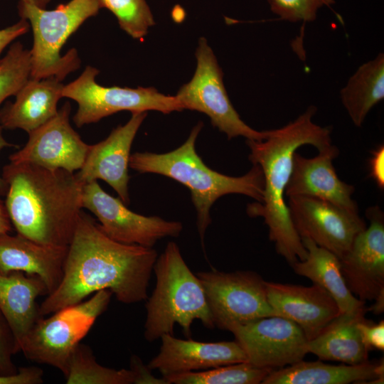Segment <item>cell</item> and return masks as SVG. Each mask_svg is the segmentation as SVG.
Wrapping results in <instances>:
<instances>
[{
	"label": "cell",
	"mask_w": 384,
	"mask_h": 384,
	"mask_svg": "<svg viewBox=\"0 0 384 384\" xmlns=\"http://www.w3.org/2000/svg\"><path fill=\"white\" fill-rule=\"evenodd\" d=\"M117 18L120 28L135 39L145 36L154 19L146 0H100Z\"/></svg>",
	"instance_id": "cell-30"
},
{
	"label": "cell",
	"mask_w": 384,
	"mask_h": 384,
	"mask_svg": "<svg viewBox=\"0 0 384 384\" xmlns=\"http://www.w3.org/2000/svg\"><path fill=\"white\" fill-rule=\"evenodd\" d=\"M153 270L156 285L146 303L144 336L146 341L153 342L164 334L173 335L176 324L188 338L195 320H200L208 329L215 327L201 283L186 265L176 242H168Z\"/></svg>",
	"instance_id": "cell-5"
},
{
	"label": "cell",
	"mask_w": 384,
	"mask_h": 384,
	"mask_svg": "<svg viewBox=\"0 0 384 384\" xmlns=\"http://www.w3.org/2000/svg\"><path fill=\"white\" fill-rule=\"evenodd\" d=\"M229 331L244 351L247 362L278 369L304 359L308 339L292 321L280 316L262 317L232 326Z\"/></svg>",
	"instance_id": "cell-12"
},
{
	"label": "cell",
	"mask_w": 384,
	"mask_h": 384,
	"mask_svg": "<svg viewBox=\"0 0 384 384\" xmlns=\"http://www.w3.org/2000/svg\"><path fill=\"white\" fill-rule=\"evenodd\" d=\"M48 294L45 283L36 274L20 271L0 273V311L12 330L18 347L33 325L43 317L36 299Z\"/></svg>",
	"instance_id": "cell-23"
},
{
	"label": "cell",
	"mask_w": 384,
	"mask_h": 384,
	"mask_svg": "<svg viewBox=\"0 0 384 384\" xmlns=\"http://www.w3.org/2000/svg\"><path fill=\"white\" fill-rule=\"evenodd\" d=\"M43 371L36 366L22 367L17 373L0 375V384H39L43 382Z\"/></svg>",
	"instance_id": "cell-34"
},
{
	"label": "cell",
	"mask_w": 384,
	"mask_h": 384,
	"mask_svg": "<svg viewBox=\"0 0 384 384\" xmlns=\"http://www.w3.org/2000/svg\"><path fill=\"white\" fill-rule=\"evenodd\" d=\"M271 11L280 19L292 22L313 21L318 10L334 4V0H267Z\"/></svg>",
	"instance_id": "cell-31"
},
{
	"label": "cell",
	"mask_w": 384,
	"mask_h": 384,
	"mask_svg": "<svg viewBox=\"0 0 384 384\" xmlns=\"http://www.w3.org/2000/svg\"><path fill=\"white\" fill-rule=\"evenodd\" d=\"M30 28L28 22L21 18L16 23L0 29V57L3 50L15 39L26 33ZM1 60V58H0Z\"/></svg>",
	"instance_id": "cell-36"
},
{
	"label": "cell",
	"mask_w": 384,
	"mask_h": 384,
	"mask_svg": "<svg viewBox=\"0 0 384 384\" xmlns=\"http://www.w3.org/2000/svg\"><path fill=\"white\" fill-rule=\"evenodd\" d=\"M294 227L302 238H308L339 259L348 250L366 224L359 215L316 198L295 196L287 203Z\"/></svg>",
	"instance_id": "cell-13"
},
{
	"label": "cell",
	"mask_w": 384,
	"mask_h": 384,
	"mask_svg": "<svg viewBox=\"0 0 384 384\" xmlns=\"http://www.w3.org/2000/svg\"><path fill=\"white\" fill-rule=\"evenodd\" d=\"M266 294L274 314L297 324L308 341L341 313L331 295L314 283L306 287L266 281Z\"/></svg>",
	"instance_id": "cell-18"
},
{
	"label": "cell",
	"mask_w": 384,
	"mask_h": 384,
	"mask_svg": "<svg viewBox=\"0 0 384 384\" xmlns=\"http://www.w3.org/2000/svg\"><path fill=\"white\" fill-rule=\"evenodd\" d=\"M64 85L48 78H29L0 112V125L5 129H21L28 134L42 126L58 113Z\"/></svg>",
	"instance_id": "cell-22"
},
{
	"label": "cell",
	"mask_w": 384,
	"mask_h": 384,
	"mask_svg": "<svg viewBox=\"0 0 384 384\" xmlns=\"http://www.w3.org/2000/svg\"><path fill=\"white\" fill-rule=\"evenodd\" d=\"M147 112H132L129 120L114 129L104 140L90 145L85 161L75 173L84 184L102 180L128 205L130 203L128 184L130 150L136 134Z\"/></svg>",
	"instance_id": "cell-16"
},
{
	"label": "cell",
	"mask_w": 384,
	"mask_h": 384,
	"mask_svg": "<svg viewBox=\"0 0 384 384\" xmlns=\"http://www.w3.org/2000/svg\"><path fill=\"white\" fill-rule=\"evenodd\" d=\"M369 176L380 189L384 188V146H378L371 152L369 159Z\"/></svg>",
	"instance_id": "cell-35"
},
{
	"label": "cell",
	"mask_w": 384,
	"mask_h": 384,
	"mask_svg": "<svg viewBox=\"0 0 384 384\" xmlns=\"http://www.w3.org/2000/svg\"><path fill=\"white\" fill-rule=\"evenodd\" d=\"M19 352L12 330L0 311V375L8 376L17 373L18 368L13 356Z\"/></svg>",
	"instance_id": "cell-32"
},
{
	"label": "cell",
	"mask_w": 384,
	"mask_h": 384,
	"mask_svg": "<svg viewBox=\"0 0 384 384\" xmlns=\"http://www.w3.org/2000/svg\"><path fill=\"white\" fill-rule=\"evenodd\" d=\"M130 363V369L132 370L136 375V384H167L164 378H156L152 376L147 366H144L141 359L137 356H132Z\"/></svg>",
	"instance_id": "cell-37"
},
{
	"label": "cell",
	"mask_w": 384,
	"mask_h": 384,
	"mask_svg": "<svg viewBox=\"0 0 384 384\" xmlns=\"http://www.w3.org/2000/svg\"><path fill=\"white\" fill-rule=\"evenodd\" d=\"M302 241L307 254L304 260L291 265L295 274L326 289L336 302L341 312H352L365 305L347 287L339 258L308 238H302Z\"/></svg>",
	"instance_id": "cell-25"
},
{
	"label": "cell",
	"mask_w": 384,
	"mask_h": 384,
	"mask_svg": "<svg viewBox=\"0 0 384 384\" xmlns=\"http://www.w3.org/2000/svg\"><path fill=\"white\" fill-rule=\"evenodd\" d=\"M101 9L100 0H70L53 10L19 0L18 15L28 22L33 35L30 78H54L62 81L78 69L80 59L77 50L72 48L62 55L61 48L69 37Z\"/></svg>",
	"instance_id": "cell-6"
},
{
	"label": "cell",
	"mask_w": 384,
	"mask_h": 384,
	"mask_svg": "<svg viewBox=\"0 0 384 384\" xmlns=\"http://www.w3.org/2000/svg\"><path fill=\"white\" fill-rule=\"evenodd\" d=\"M196 274L215 327L229 331L235 325L275 315L267 299L266 281L257 272L213 270Z\"/></svg>",
	"instance_id": "cell-10"
},
{
	"label": "cell",
	"mask_w": 384,
	"mask_h": 384,
	"mask_svg": "<svg viewBox=\"0 0 384 384\" xmlns=\"http://www.w3.org/2000/svg\"><path fill=\"white\" fill-rule=\"evenodd\" d=\"M368 308L362 306L352 312H341L314 338L307 341L308 353L321 360L339 361L354 365L368 360V350L364 345L358 323Z\"/></svg>",
	"instance_id": "cell-24"
},
{
	"label": "cell",
	"mask_w": 384,
	"mask_h": 384,
	"mask_svg": "<svg viewBox=\"0 0 384 384\" xmlns=\"http://www.w3.org/2000/svg\"><path fill=\"white\" fill-rule=\"evenodd\" d=\"M4 201L16 233L38 243L68 247L82 208L84 183L75 173L27 163L3 169Z\"/></svg>",
	"instance_id": "cell-2"
},
{
	"label": "cell",
	"mask_w": 384,
	"mask_h": 384,
	"mask_svg": "<svg viewBox=\"0 0 384 384\" xmlns=\"http://www.w3.org/2000/svg\"><path fill=\"white\" fill-rule=\"evenodd\" d=\"M272 370L241 362L163 378L167 384H259Z\"/></svg>",
	"instance_id": "cell-28"
},
{
	"label": "cell",
	"mask_w": 384,
	"mask_h": 384,
	"mask_svg": "<svg viewBox=\"0 0 384 384\" xmlns=\"http://www.w3.org/2000/svg\"><path fill=\"white\" fill-rule=\"evenodd\" d=\"M352 122L361 127L370 110L384 98V55L361 65L340 92Z\"/></svg>",
	"instance_id": "cell-26"
},
{
	"label": "cell",
	"mask_w": 384,
	"mask_h": 384,
	"mask_svg": "<svg viewBox=\"0 0 384 384\" xmlns=\"http://www.w3.org/2000/svg\"><path fill=\"white\" fill-rule=\"evenodd\" d=\"M82 206L97 217L100 228L109 238L124 244L153 247L159 240L179 236L183 230L179 221L132 211L119 198L105 192L97 181L84 184Z\"/></svg>",
	"instance_id": "cell-11"
},
{
	"label": "cell",
	"mask_w": 384,
	"mask_h": 384,
	"mask_svg": "<svg viewBox=\"0 0 384 384\" xmlns=\"http://www.w3.org/2000/svg\"><path fill=\"white\" fill-rule=\"evenodd\" d=\"M68 247L43 245L17 233H0V273L20 271L36 274L50 294L63 278Z\"/></svg>",
	"instance_id": "cell-20"
},
{
	"label": "cell",
	"mask_w": 384,
	"mask_h": 384,
	"mask_svg": "<svg viewBox=\"0 0 384 384\" xmlns=\"http://www.w3.org/2000/svg\"><path fill=\"white\" fill-rule=\"evenodd\" d=\"M362 341L368 351L384 350V321L374 323L366 318L358 323Z\"/></svg>",
	"instance_id": "cell-33"
},
{
	"label": "cell",
	"mask_w": 384,
	"mask_h": 384,
	"mask_svg": "<svg viewBox=\"0 0 384 384\" xmlns=\"http://www.w3.org/2000/svg\"><path fill=\"white\" fill-rule=\"evenodd\" d=\"M160 338L159 353L147 367L150 370L159 371L163 378L247 362L244 351L235 340L201 342L179 339L171 334H164Z\"/></svg>",
	"instance_id": "cell-19"
},
{
	"label": "cell",
	"mask_w": 384,
	"mask_h": 384,
	"mask_svg": "<svg viewBox=\"0 0 384 384\" xmlns=\"http://www.w3.org/2000/svg\"><path fill=\"white\" fill-rule=\"evenodd\" d=\"M112 294L102 289L86 301L41 318L20 341L19 352L31 361L58 368L64 375L72 353L107 309Z\"/></svg>",
	"instance_id": "cell-7"
},
{
	"label": "cell",
	"mask_w": 384,
	"mask_h": 384,
	"mask_svg": "<svg viewBox=\"0 0 384 384\" xmlns=\"http://www.w3.org/2000/svg\"><path fill=\"white\" fill-rule=\"evenodd\" d=\"M203 127L198 123L186 142L176 149L164 153L135 152L130 156L129 167L141 174L152 173L171 178L187 187L196 210L197 228L201 243L211 223L210 208L221 196L238 193L261 202L264 178L260 166L241 176H230L208 167L196 151V141Z\"/></svg>",
	"instance_id": "cell-4"
},
{
	"label": "cell",
	"mask_w": 384,
	"mask_h": 384,
	"mask_svg": "<svg viewBox=\"0 0 384 384\" xmlns=\"http://www.w3.org/2000/svg\"><path fill=\"white\" fill-rule=\"evenodd\" d=\"M196 68L192 79L175 95L183 110L206 114L213 127L228 139L243 137L249 140L266 139L270 130L257 131L243 122L231 104L223 81V72L204 38L196 52Z\"/></svg>",
	"instance_id": "cell-9"
},
{
	"label": "cell",
	"mask_w": 384,
	"mask_h": 384,
	"mask_svg": "<svg viewBox=\"0 0 384 384\" xmlns=\"http://www.w3.org/2000/svg\"><path fill=\"white\" fill-rule=\"evenodd\" d=\"M38 7L45 9L46 6L50 3V0H20Z\"/></svg>",
	"instance_id": "cell-41"
},
{
	"label": "cell",
	"mask_w": 384,
	"mask_h": 384,
	"mask_svg": "<svg viewBox=\"0 0 384 384\" xmlns=\"http://www.w3.org/2000/svg\"><path fill=\"white\" fill-rule=\"evenodd\" d=\"M11 230L12 224L5 203L0 198V233H10Z\"/></svg>",
	"instance_id": "cell-38"
},
{
	"label": "cell",
	"mask_w": 384,
	"mask_h": 384,
	"mask_svg": "<svg viewBox=\"0 0 384 384\" xmlns=\"http://www.w3.org/2000/svg\"><path fill=\"white\" fill-rule=\"evenodd\" d=\"M157 257L152 247L111 239L82 212L68 247L61 282L41 304V314H51L102 289L110 290L124 304L144 301Z\"/></svg>",
	"instance_id": "cell-1"
},
{
	"label": "cell",
	"mask_w": 384,
	"mask_h": 384,
	"mask_svg": "<svg viewBox=\"0 0 384 384\" xmlns=\"http://www.w3.org/2000/svg\"><path fill=\"white\" fill-rule=\"evenodd\" d=\"M99 73L96 68L87 65L77 79L63 86V97L71 99L78 105L73 116L78 127L121 111L154 110L169 114L183 110L176 96L164 95L154 87L100 85L95 80Z\"/></svg>",
	"instance_id": "cell-8"
},
{
	"label": "cell",
	"mask_w": 384,
	"mask_h": 384,
	"mask_svg": "<svg viewBox=\"0 0 384 384\" xmlns=\"http://www.w3.org/2000/svg\"><path fill=\"white\" fill-rule=\"evenodd\" d=\"M71 107L66 102L55 117L28 133L23 148L9 156L11 163H27L75 173L82 166L90 145L71 127Z\"/></svg>",
	"instance_id": "cell-15"
},
{
	"label": "cell",
	"mask_w": 384,
	"mask_h": 384,
	"mask_svg": "<svg viewBox=\"0 0 384 384\" xmlns=\"http://www.w3.org/2000/svg\"><path fill=\"white\" fill-rule=\"evenodd\" d=\"M64 377L68 384L136 383V375L132 370H117L101 366L91 348L81 343L72 353Z\"/></svg>",
	"instance_id": "cell-27"
},
{
	"label": "cell",
	"mask_w": 384,
	"mask_h": 384,
	"mask_svg": "<svg viewBox=\"0 0 384 384\" xmlns=\"http://www.w3.org/2000/svg\"><path fill=\"white\" fill-rule=\"evenodd\" d=\"M384 360L349 365L304 361L274 369L262 384H348L384 382Z\"/></svg>",
	"instance_id": "cell-21"
},
{
	"label": "cell",
	"mask_w": 384,
	"mask_h": 384,
	"mask_svg": "<svg viewBox=\"0 0 384 384\" xmlns=\"http://www.w3.org/2000/svg\"><path fill=\"white\" fill-rule=\"evenodd\" d=\"M30 76V50L16 42L0 60V106L6 99L15 96Z\"/></svg>",
	"instance_id": "cell-29"
},
{
	"label": "cell",
	"mask_w": 384,
	"mask_h": 384,
	"mask_svg": "<svg viewBox=\"0 0 384 384\" xmlns=\"http://www.w3.org/2000/svg\"><path fill=\"white\" fill-rule=\"evenodd\" d=\"M316 110L310 106L293 122L270 130L268 137L260 141L247 139L249 160L260 166L264 178V193L261 202L248 205L250 217H262L269 230V238L277 252L290 265L306 258L307 251L292 223L285 202V190L289 181L293 156L305 144L319 151L333 146L331 129L315 124Z\"/></svg>",
	"instance_id": "cell-3"
},
{
	"label": "cell",
	"mask_w": 384,
	"mask_h": 384,
	"mask_svg": "<svg viewBox=\"0 0 384 384\" xmlns=\"http://www.w3.org/2000/svg\"><path fill=\"white\" fill-rule=\"evenodd\" d=\"M366 215L370 225L339 259L347 287L365 303L384 294V214L374 206L366 210Z\"/></svg>",
	"instance_id": "cell-14"
},
{
	"label": "cell",
	"mask_w": 384,
	"mask_h": 384,
	"mask_svg": "<svg viewBox=\"0 0 384 384\" xmlns=\"http://www.w3.org/2000/svg\"><path fill=\"white\" fill-rule=\"evenodd\" d=\"M337 147L319 151L306 158L297 151L293 156L292 170L285 190V196H309L331 203L354 215H359L353 199L354 186L341 181L334 167L338 155Z\"/></svg>",
	"instance_id": "cell-17"
},
{
	"label": "cell",
	"mask_w": 384,
	"mask_h": 384,
	"mask_svg": "<svg viewBox=\"0 0 384 384\" xmlns=\"http://www.w3.org/2000/svg\"><path fill=\"white\" fill-rule=\"evenodd\" d=\"M368 311H371L375 314H380L384 311V294L378 296Z\"/></svg>",
	"instance_id": "cell-40"
},
{
	"label": "cell",
	"mask_w": 384,
	"mask_h": 384,
	"mask_svg": "<svg viewBox=\"0 0 384 384\" xmlns=\"http://www.w3.org/2000/svg\"><path fill=\"white\" fill-rule=\"evenodd\" d=\"M3 127L0 125V151L6 147L13 146V144L9 143L3 136ZM7 191V185L3 178L2 176L0 175V196H6Z\"/></svg>",
	"instance_id": "cell-39"
}]
</instances>
